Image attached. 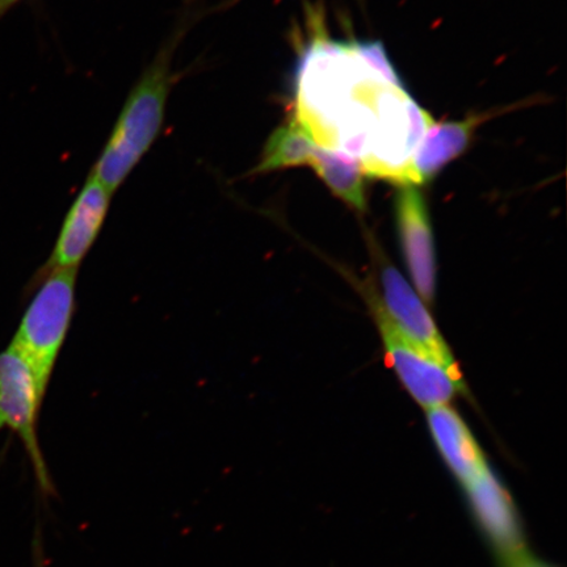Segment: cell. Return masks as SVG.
<instances>
[{"mask_svg":"<svg viewBox=\"0 0 567 567\" xmlns=\"http://www.w3.org/2000/svg\"><path fill=\"white\" fill-rule=\"evenodd\" d=\"M169 68L172 63L166 49L146 69L131 91L96 162L91 175L111 194H115L122 186L159 136L173 83Z\"/></svg>","mask_w":567,"mask_h":567,"instance_id":"obj_1","label":"cell"},{"mask_svg":"<svg viewBox=\"0 0 567 567\" xmlns=\"http://www.w3.org/2000/svg\"><path fill=\"white\" fill-rule=\"evenodd\" d=\"M76 276L78 269L63 268L35 275L38 290L10 343L31 367L44 395L73 323Z\"/></svg>","mask_w":567,"mask_h":567,"instance_id":"obj_2","label":"cell"},{"mask_svg":"<svg viewBox=\"0 0 567 567\" xmlns=\"http://www.w3.org/2000/svg\"><path fill=\"white\" fill-rule=\"evenodd\" d=\"M44 400L27 361L10 346L0 351V432L9 430L20 439L42 492L49 493L53 485L38 432Z\"/></svg>","mask_w":567,"mask_h":567,"instance_id":"obj_3","label":"cell"},{"mask_svg":"<svg viewBox=\"0 0 567 567\" xmlns=\"http://www.w3.org/2000/svg\"><path fill=\"white\" fill-rule=\"evenodd\" d=\"M375 323L384 344L386 363L399 375L403 386L424 409L449 405L465 384L445 370L427 352L411 342L389 318L380 299H371Z\"/></svg>","mask_w":567,"mask_h":567,"instance_id":"obj_4","label":"cell"},{"mask_svg":"<svg viewBox=\"0 0 567 567\" xmlns=\"http://www.w3.org/2000/svg\"><path fill=\"white\" fill-rule=\"evenodd\" d=\"M381 287L382 308L396 329L442 364L453 378L464 382L449 343L414 287L390 265L381 269Z\"/></svg>","mask_w":567,"mask_h":567,"instance_id":"obj_5","label":"cell"},{"mask_svg":"<svg viewBox=\"0 0 567 567\" xmlns=\"http://www.w3.org/2000/svg\"><path fill=\"white\" fill-rule=\"evenodd\" d=\"M395 221L413 287L423 301L431 302L436 293L434 234L427 204L416 186H401L395 198Z\"/></svg>","mask_w":567,"mask_h":567,"instance_id":"obj_6","label":"cell"},{"mask_svg":"<svg viewBox=\"0 0 567 567\" xmlns=\"http://www.w3.org/2000/svg\"><path fill=\"white\" fill-rule=\"evenodd\" d=\"M112 195L96 177L90 175L63 219L51 257L39 274L81 266L103 229Z\"/></svg>","mask_w":567,"mask_h":567,"instance_id":"obj_7","label":"cell"},{"mask_svg":"<svg viewBox=\"0 0 567 567\" xmlns=\"http://www.w3.org/2000/svg\"><path fill=\"white\" fill-rule=\"evenodd\" d=\"M482 122L484 117L481 116L441 124L432 122L411 155L409 168L411 186L417 187L434 179L449 163L460 157L471 145L473 133Z\"/></svg>","mask_w":567,"mask_h":567,"instance_id":"obj_8","label":"cell"},{"mask_svg":"<svg viewBox=\"0 0 567 567\" xmlns=\"http://www.w3.org/2000/svg\"><path fill=\"white\" fill-rule=\"evenodd\" d=\"M464 486L482 526L491 535L496 547L503 551V556L523 550L520 528L513 502L491 467L487 466Z\"/></svg>","mask_w":567,"mask_h":567,"instance_id":"obj_9","label":"cell"},{"mask_svg":"<svg viewBox=\"0 0 567 567\" xmlns=\"http://www.w3.org/2000/svg\"><path fill=\"white\" fill-rule=\"evenodd\" d=\"M427 423L446 465L464 485L486 470L484 453L455 410L449 405L427 410Z\"/></svg>","mask_w":567,"mask_h":567,"instance_id":"obj_10","label":"cell"},{"mask_svg":"<svg viewBox=\"0 0 567 567\" xmlns=\"http://www.w3.org/2000/svg\"><path fill=\"white\" fill-rule=\"evenodd\" d=\"M310 167L340 200L354 209H367L365 173L358 158L319 145Z\"/></svg>","mask_w":567,"mask_h":567,"instance_id":"obj_11","label":"cell"},{"mask_svg":"<svg viewBox=\"0 0 567 567\" xmlns=\"http://www.w3.org/2000/svg\"><path fill=\"white\" fill-rule=\"evenodd\" d=\"M318 146L308 127L299 118L292 116L268 138L252 174H267L284 168L310 166Z\"/></svg>","mask_w":567,"mask_h":567,"instance_id":"obj_12","label":"cell"},{"mask_svg":"<svg viewBox=\"0 0 567 567\" xmlns=\"http://www.w3.org/2000/svg\"><path fill=\"white\" fill-rule=\"evenodd\" d=\"M354 53L363 60L368 66L379 73L390 83L401 86V81L392 63H390L386 51L380 42H358L351 45Z\"/></svg>","mask_w":567,"mask_h":567,"instance_id":"obj_13","label":"cell"},{"mask_svg":"<svg viewBox=\"0 0 567 567\" xmlns=\"http://www.w3.org/2000/svg\"><path fill=\"white\" fill-rule=\"evenodd\" d=\"M503 557H505V567H547L528 557L523 550Z\"/></svg>","mask_w":567,"mask_h":567,"instance_id":"obj_14","label":"cell"},{"mask_svg":"<svg viewBox=\"0 0 567 567\" xmlns=\"http://www.w3.org/2000/svg\"><path fill=\"white\" fill-rule=\"evenodd\" d=\"M20 0H0V20H2L7 12L16 7Z\"/></svg>","mask_w":567,"mask_h":567,"instance_id":"obj_15","label":"cell"}]
</instances>
